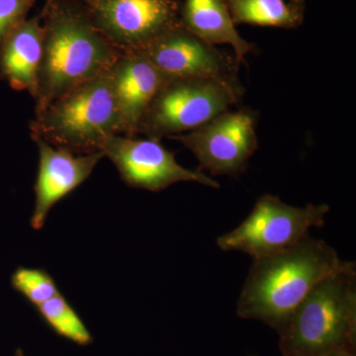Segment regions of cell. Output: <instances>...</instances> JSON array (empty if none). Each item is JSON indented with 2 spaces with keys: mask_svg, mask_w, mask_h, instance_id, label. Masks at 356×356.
<instances>
[{
  "mask_svg": "<svg viewBox=\"0 0 356 356\" xmlns=\"http://www.w3.org/2000/svg\"><path fill=\"white\" fill-rule=\"evenodd\" d=\"M11 285L36 308L60 293L55 280L44 269L19 267L13 274Z\"/></svg>",
  "mask_w": 356,
  "mask_h": 356,
  "instance_id": "17",
  "label": "cell"
},
{
  "mask_svg": "<svg viewBox=\"0 0 356 356\" xmlns=\"http://www.w3.org/2000/svg\"><path fill=\"white\" fill-rule=\"evenodd\" d=\"M242 83L212 77H170L159 89L137 126L147 139L189 132L242 100Z\"/></svg>",
  "mask_w": 356,
  "mask_h": 356,
  "instance_id": "5",
  "label": "cell"
},
{
  "mask_svg": "<svg viewBox=\"0 0 356 356\" xmlns=\"http://www.w3.org/2000/svg\"><path fill=\"white\" fill-rule=\"evenodd\" d=\"M37 310L44 322L60 336L79 346H88L92 341L88 327L60 293L37 307Z\"/></svg>",
  "mask_w": 356,
  "mask_h": 356,
  "instance_id": "16",
  "label": "cell"
},
{
  "mask_svg": "<svg viewBox=\"0 0 356 356\" xmlns=\"http://www.w3.org/2000/svg\"><path fill=\"white\" fill-rule=\"evenodd\" d=\"M180 23L185 29L211 44H229L242 64L255 46L245 41L236 30L224 0L181 1Z\"/></svg>",
  "mask_w": 356,
  "mask_h": 356,
  "instance_id": "14",
  "label": "cell"
},
{
  "mask_svg": "<svg viewBox=\"0 0 356 356\" xmlns=\"http://www.w3.org/2000/svg\"><path fill=\"white\" fill-rule=\"evenodd\" d=\"M289 2L296 6H305V0H289Z\"/></svg>",
  "mask_w": 356,
  "mask_h": 356,
  "instance_id": "20",
  "label": "cell"
},
{
  "mask_svg": "<svg viewBox=\"0 0 356 356\" xmlns=\"http://www.w3.org/2000/svg\"><path fill=\"white\" fill-rule=\"evenodd\" d=\"M257 120V112L248 107L227 110L197 129L168 138L196 156L200 172L238 177L259 147Z\"/></svg>",
  "mask_w": 356,
  "mask_h": 356,
  "instance_id": "7",
  "label": "cell"
},
{
  "mask_svg": "<svg viewBox=\"0 0 356 356\" xmlns=\"http://www.w3.org/2000/svg\"><path fill=\"white\" fill-rule=\"evenodd\" d=\"M234 24L295 29L303 23L305 6L285 0H224Z\"/></svg>",
  "mask_w": 356,
  "mask_h": 356,
  "instance_id": "15",
  "label": "cell"
},
{
  "mask_svg": "<svg viewBox=\"0 0 356 356\" xmlns=\"http://www.w3.org/2000/svg\"><path fill=\"white\" fill-rule=\"evenodd\" d=\"M15 356H25V355H23V353H21V351H17V353H16Z\"/></svg>",
  "mask_w": 356,
  "mask_h": 356,
  "instance_id": "21",
  "label": "cell"
},
{
  "mask_svg": "<svg viewBox=\"0 0 356 356\" xmlns=\"http://www.w3.org/2000/svg\"><path fill=\"white\" fill-rule=\"evenodd\" d=\"M103 36L121 51L142 50L180 23L181 0H81Z\"/></svg>",
  "mask_w": 356,
  "mask_h": 356,
  "instance_id": "8",
  "label": "cell"
},
{
  "mask_svg": "<svg viewBox=\"0 0 356 356\" xmlns=\"http://www.w3.org/2000/svg\"><path fill=\"white\" fill-rule=\"evenodd\" d=\"M109 72V70H108ZM108 72L54 100L30 124L32 136L77 154L100 152L105 140L120 135V120Z\"/></svg>",
  "mask_w": 356,
  "mask_h": 356,
  "instance_id": "3",
  "label": "cell"
},
{
  "mask_svg": "<svg viewBox=\"0 0 356 356\" xmlns=\"http://www.w3.org/2000/svg\"><path fill=\"white\" fill-rule=\"evenodd\" d=\"M108 74L120 135L137 136L140 118L168 77L139 51H122Z\"/></svg>",
  "mask_w": 356,
  "mask_h": 356,
  "instance_id": "12",
  "label": "cell"
},
{
  "mask_svg": "<svg viewBox=\"0 0 356 356\" xmlns=\"http://www.w3.org/2000/svg\"><path fill=\"white\" fill-rule=\"evenodd\" d=\"M37 0H0V44L20 23L27 19Z\"/></svg>",
  "mask_w": 356,
  "mask_h": 356,
  "instance_id": "18",
  "label": "cell"
},
{
  "mask_svg": "<svg viewBox=\"0 0 356 356\" xmlns=\"http://www.w3.org/2000/svg\"><path fill=\"white\" fill-rule=\"evenodd\" d=\"M32 139L38 147L39 168L31 226L41 229L51 208L90 177L104 154L102 152L77 154L51 146L37 136H32Z\"/></svg>",
  "mask_w": 356,
  "mask_h": 356,
  "instance_id": "11",
  "label": "cell"
},
{
  "mask_svg": "<svg viewBox=\"0 0 356 356\" xmlns=\"http://www.w3.org/2000/svg\"><path fill=\"white\" fill-rule=\"evenodd\" d=\"M44 8L25 19L0 44V77L15 90H26L36 98L43 56Z\"/></svg>",
  "mask_w": 356,
  "mask_h": 356,
  "instance_id": "13",
  "label": "cell"
},
{
  "mask_svg": "<svg viewBox=\"0 0 356 356\" xmlns=\"http://www.w3.org/2000/svg\"><path fill=\"white\" fill-rule=\"evenodd\" d=\"M139 53L144 55L168 79L202 76L241 83L235 55L185 29L181 23L163 33Z\"/></svg>",
  "mask_w": 356,
  "mask_h": 356,
  "instance_id": "10",
  "label": "cell"
},
{
  "mask_svg": "<svg viewBox=\"0 0 356 356\" xmlns=\"http://www.w3.org/2000/svg\"><path fill=\"white\" fill-rule=\"evenodd\" d=\"M35 115L79 84L108 72L122 51L96 29L81 0H47Z\"/></svg>",
  "mask_w": 356,
  "mask_h": 356,
  "instance_id": "1",
  "label": "cell"
},
{
  "mask_svg": "<svg viewBox=\"0 0 356 356\" xmlns=\"http://www.w3.org/2000/svg\"><path fill=\"white\" fill-rule=\"evenodd\" d=\"M100 152L114 163L122 180L133 188L158 192L181 181L220 188L216 180L200 170H187L177 163L175 153L159 140L114 135L105 140Z\"/></svg>",
  "mask_w": 356,
  "mask_h": 356,
  "instance_id": "9",
  "label": "cell"
},
{
  "mask_svg": "<svg viewBox=\"0 0 356 356\" xmlns=\"http://www.w3.org/2000/svg\"><path fill=\"white\" fill-rule=\"evenodd\" d=\"M329 212L327 204L296 207L266 194L238 228L218 238L217 245L225 252H245L254 261L271 257L296 245L313 227L324 226Z\"/></svg>",
  "mask_w": 356,
  "mask_h": 356,
  "instance_id": "6",
  "label": "cell"
},
{
  "mask_svg": "<svg viewBox=\"0 0 356 356\" xmlns=\"http://www.w3.org/2000/svg\"><path fill=\"white\" fill-rule=\"evenodd\" d=\"M320 356H353L350 355V353H346V351H332V353H325V355H322Z\"/></svg>",
  "mask_w": 356,
  "mask_h": 356,
  "instance_id": "19",
  "label": "cell"
},
{
  "mask_svg": "<svg viewBox=\"0 0 356 356\" xmlns=\"http://www.w3.org/2000/svg\"><path fill=\"white\" fill-rule=\"evenodd\" d=\"M356 270L336 250L310 234L280 254L255 259L238 300L241 317L283 325L294 309L321 281Z\"/></svg>",
  "mask_w": 356,
  "mask_h": 356,
  "instance_id": "2",
  "label": "cell"
},
{
  "mask_svg": "<svg viewBox=\"0 0 356 356\" xmlns=\"http://www.w3.org/2000/svg\"><path fill=\"white\" fill-rule=\"evenodd\" d=\"M356 270L318 283L285 321L284 346L293 356L346 351L355 330Z\"/></svg>",
  "mask_w": 356,
  "mask_h": 356,
  "instance_id": "4",
  "label": "cell"
}]
</instances>
